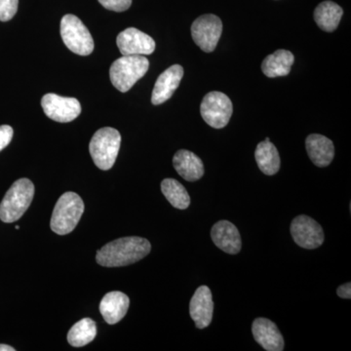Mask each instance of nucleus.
Here are the masks:
<instances>
[{
	"label": "nucleus",
	"instance_id": "obj_1",
	"mask_svg": "<svg viewBox=\"0 0 351 351\" xmlns=\"http://www.w3.org/2000/svg\"><path fill=\"white\" fill-rule=\"evenodd\" d=\"M152 245L143 237H122L101 247L96 261L101 267H125L143 260L149 255Z\"/></svg>",
	"mask_w": 351,
	"mask_h": 351
},
{
	"label": "nucleus",
	"instance_id": "obj_2",
	"mask_svg": "<svg viewBox=\"0 0 351 351\" xmlns=\"http://www.w3.org/2000/svg\"><path fill=\"white\" fill-rule=\"evenodd\" d=\"M34 196L31 180L20 179L12 184L0 203V219L3 223H15L29 209Z\"/></svg>",
	"mask_w": 351,
	"mask_h": 351
},
{
	"label": "nucleus",
	"instance_id": "obj_3",
	"mask_svg": "<svg viewBox=\"0 0 351 351\" xmlns=\"http://www.w3.org/2000/svg\"><path fill=\"white\" fill-rule=\"evenodd\" d=\"M84 213V202L75 193H64L55 205L51 218V230L59 235L69 234L80 223Z\"/></svg>",
	"mask_w": 351,
	"mask_h": 351
},
{
	"label": "nucleus",
	"instance_id": "obj_4",
	"mask_svg": "<svg viewBox=\"0 0 351 351\" xmlns=\"http://www.w3.org/2000/svg\"><path fill=\"white\" fill-rule=\"evenodd\" d=\"M121 135L117 129L105 127L94 134L89 145L95 165L101 170L112 169L119 156Z\"/></svg>",
	"mask_w": 351,
	"mask_h": 351
},
{
	"label": "nucleus",
	"instance_id": "obj_5",
	"mask_svg": "<svg viewBox=\"0 0 351 351\" xmlns=\"http://www.w3.org/2000/svg\"><path fill=\"white\" fill-rule=\"evenodd\" d=\"M149 62L145 56H123L110 66V82L122 93L129 91L149 71Z\"/></svg>",
	"mask_w": 351,
	"mask_h": 351
},
{
	"label": "nucleus",
	"instance_id": "obj_6",
	"mask_svg": "<svg viewBox=\"0 0 351 351\" xmlns=\"http://www.w3.org/2000/svg\"><path fill=\"white\" fill-rule=\"evenodd\" d=\"M61 36L64 45L71 52L88 56L94 50V40L86 25L73 14L64 16L61 21Z\"/></svg>",
	"mask_w": 351,
	"mask_h": 351
},
{
	"label": "nucleus",
	"instance_id": "obj_7",
	"mask_svg": "<svg viewBox=\"0 0 351 351\" xmlns=\"http://www.w3.org/2000/svg\"><path fill=\"white\" fill-rule=\"evenodd\" d=\"M232 112V101L221 92H210L201 103V117L208 125L215 129H221L228 125Z\"/></svg>",
	"mask_w": 351,
	"mask_h": 351
},
{
	"label": "nucleus",
	"instance_id": "obj_8",
	"mask_svg": "<svg viewBox=\"0 0 351 351\" xmlns=\"http://www.w3.org/2000/svg\"><path fill=\"white\" fill-rule=\"evenodd\" d=\"M223 32V23L216 15L207 14L200 16L191 25V36L196 45L204 52L216 49Z\"/></svg>",
	"mask_w": 351,
	"mask_h": 351
},
{
	"label": "nucleus",
	"instance_id": "obj_9",
	"mask_svg": "<svg viewBox=\"0 0 351 351\" xmlns=\"http://www.w3.org/2000/svg\"><path fill=\"white\" fill-rule=\"evenodd\" d=\"M291 234L295 243L302 248L316 249L324 242L325 237L322 226L306 215H300L291 223Z\"/></svg>",
	"mask_w": 351,
	"mask_h": 351
},
{
	"label": "nucleus",
	"instance_id": "obj_10",
	"mask_svg": "<svg viewBox=\"0 0 351 351\" xmlns=\"http://www.w3.org/2000/svg\"><path fill=\"white\" fill-rule=\"evenodd\" d=\"M41 107L50 119L61 123L73 121L82 113V106L77 99L53 93L44 95Z\"/></svg>",
	"mask_w": 351,
	"mask_h": 351
},
{
	"label": "nucleus",
	"instance_id": "obj_11",
	"mask_svg": "<svg viewBox=\"0 0 351 351\" xmlns=\"http://www.w3.org/2000/svg\"><path fill=\"white\" fill-rule=\"evenodd\" d=\"M117 43L123 56H145L152 54L156 50V41L154 38L135 27H129L120 32Z\"/></svg>",
	"mask_w": 351,
	"mask_h": 351
},
{
	"label": "nucleus",
	"instance_id": "obj_12",
	"mask_svg": "<svg viewBox=\"0 0 351 351\" xmlns=\"http://www.w3.org/2000/svg\"><path fill=\"white\" fill-rule=\"evenodd\" d=\"M214 302L212 292L207 286H201L195 291L189 302V313L198 329H204L213 319Z\"/></svg>",
	"mask_w": 351,
	"mask_h": 351
},
{
	"label": "nucleus",
	"instance_id": "obj_13",
	"mask_svg": "<svg viewBox=\"0 0 351 351\" xmlns=\"http://www.w3.org/2000/svg\"><path fill=\"white\" fill-rule=\"evenodd\" d=\"M182 76H184V69L180 64H174L161 73L157 78L154 91H152V103L157 106L169 100L179 87Z\"/></svg>",
	"mask_w": 351,
	"mask_h": 351
},
{
	"label": "nucleus",
	"instance_id": "obj_14",
	"mask_svg": "<svg viewBox=\"0 0 351 351\" xmlns=\"http://www.w3.org/2000/svg\"><path fill=\"white\" fill-rule=\"evenodd\" d=\"M252 332L256 341L267 351H282L284 339L276 325L267 318H257L252 325Z\"/></svg>",
	"mask_w": 351,
	"mask_h": 351
},
{
	"label": "nucleus",
	"instance_id": "obj_15",
	"mask_svg": "<svg viewBox=\"0 0 351 351\" xmlns=\"http://www.w3.org/2000/svg\"><path fill=\"white\" fill-rule=\"evenodd\" d=\"M211 237L219 249L237 255L241 251V237L237 226L228 221H219L215 223L211 230Z\"/></svg>",
	"mask_w": 351,
	"mask_h": 351
},
{
	"label": "nucleus",
	"instance_id": "obj_16",
	"mask_svg": "<svg viewBox=\"0 0 351 351\" xmlns=\"http://www.w3.org/2000/svg\"><path fill=\"white\" fill-rule=\"evenodd\" d=\"M129 306L130 300L128 295L119 291H113L101 299L100 313L108 324L114 325L123 319Z\"/></svg>",
	"mask_w": 351,
	"mask_h": 351
},
{
	"label": "nucleus",
	"instance_id": "obj_17",
	"mask_svg": "<svg viewBox=\"0 0 351 351\" xmlns=\"http://www.w3.org/2000/svg\"><path fill=\"white\" fill-rule=\"evenodd\" d=\"M306 147L309 158L317 167H327L334 159V144L325 136L311 134L306 138Z\"/></svg>",
	"mask_w": 351,
	"mask_h": 351
},
{
	"label": "nucleus",
	"instance_id": "obj_18",
	"mask_svg": "<svg viewBox=\"0 0 351 351\" xmlns=\"http://www.w3.org/2000/svg\"><path fill=\"white\" fill-rule=\"evenodd\" d=\"M173 164L178 174L186 181H198L204 175V165L202 160L193 152L186 149H181L176 152Z\"/></svg>",
	"mask_w": 351,
	"mask_h": 351
},
{
	"label": "nucleus",
	"instance_id": "obj_19",
	"mask_svg": "<svg viewBox=\"0 0 351 351\" xmlns=\"http://www.w3.org/2000/svg\"><path fill=\"white\" fill-rule=\"evenodd\" d=\"M294 61V55L290 51L277 50L263 60L262 71L270 78L286 76L290 73Z\"/></svg>",
	"mask_w": 351,
	"mask_h": 351
},
{
	"label": "nucleus",
	"instance_id": "obj_20",
	"mask_svg": "<svg viewBox=\"0 0 351 351\" xmlns=\"http://www.w3.org/2000/svg\"><path fill=\"white\" fill-rule=\"evenodd\" d=\"M256 161L263 174L274 176L280 169V156L276 145L265 138L257 145L255 152Z\"/></svg>",
	"mask_w": 351,
	"mask_h": 351
},
{
	"label": "nucleus",
	"instance_id": "obj_21",
	"mask_svg": "<svg viewBox=\"0 0 351 351\" xmlns=\"http://www.w3.org/2000/svg\"><path fill=\"white\" fill-rule=\"evenodd\" d=\"M343 8L332 1H324L316 7L314 21L321 29L332 32L338 27L343 16Z\"/></svg>",
	"mask_w": 351,
	"mask_h": 351
},
{
	"label": "nucleus",
	"instance_id": "obj_22",
	"mask_svg": "<svg viewBox=\"0 0 351 351\" xmlns=\"http://www.w3.org/2000/svg\"><path fill=\"white\" fill-rule=\"evenodd\" d=\"M97 336L96 323L91 318H83L71 328L68 334L69 345L82 348L93 341Z\"/></svg>",
	"mask_w": 351,
	"mask_h": 351
},
{
	"label": "nucleus",
	"instance_id": "obj_23",
	"mask_svg": "<svg viewBox=\"0 0 351 351\" xmlns=\"http://www.w3.org/2000/svg\"><path fill=\"white\" fill-rule=\"evenodd\" d=\"M161 191L166 199L176 209L186 210L191 204V197L186 188L174 179H165L161 182Z\"/></svg>",
	"mask_w": 351,
	"mask_h": 351
},
{
	"label": "nucleus",
	"instance_id": "obj_24",
	"mask_svg": "<svg viewBox=\"0 0 351 351\" xmlns=\"http://www.w3.org/2000/svg\"><path fill=\"white\" fill-rule=\"evenodd\" d=\"M19 0H0V21L7 22L16 15Z\"/></svg>",
	"mask_w": 351,
	"mask_h": 351
},
{
	"label": "nucleus",
	"instance_id": "obj_25",
	"mask_svg": "<svg viewBox=\"0 0 351 351\" xmlns=\"http://www.w3.org/2000/svg\"><path fill=\"white\" fill-rule=\"evenodd\" d=\"M99 2L108 10L114 12H123L128 10L132 4V0H99Z\"/></svg>",
	"mask_w": 351,
	"mask_h": 351
},
{
	"label": "nucleus",
	"instance_id": "obj_26",
	"mask_svg": "<svg viewBox=\"0 0 351 351\" xmlns=\"http://www.w3.org/2000/svg\"><path fill=\"white\" fill-rule=\"evenodd\" d=\"M12 127L9 125L0 126V152L5 149L7 145L10 144L13 138Z\"/></svg>",
	"mask_w": 351,
	"mask_h": 351
},
{
	"label": "nucleus",
	"instance_id": "obj_27",
	"mask_svg": "<svg viewBox=\"0 0 351 351\" xmlns=\"http://www.w3.org/2000/svg\"><path fill=\"white\" fill-rule=\"evenodd\" d=\"M337 295L341 299H348L351 298V284L350 282L343 284L337 289Z\"/></svg>",
	"mask_w": 351,
	"mask_h": 351
},
{
	"label": "nucleus",
	"instance_id": "obj_28",
	"mask_svg": "<svg viewBox=\"0 0 351 351\" xmlns=\"http://www.w3.org/2000/svg\"><path fill=\"white\" fill-rule=\"evenodd\" d=\"M0 351H15V348L8 345H0Z\"/></svg>",
	"mask_w": 351,
	"mask_h": 351
}]
</instances>
